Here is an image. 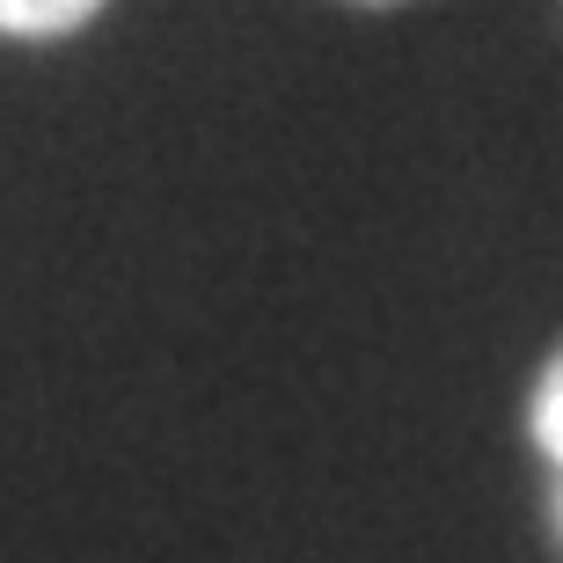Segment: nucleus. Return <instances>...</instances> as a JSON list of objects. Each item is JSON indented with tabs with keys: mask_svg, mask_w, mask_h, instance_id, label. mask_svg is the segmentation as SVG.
<instances>
[{
	"mask_svg": "<svg viewBox=\"0 0 563 563\" xmlns=\"http://www.w3.org/2000/svg\"><path fill=\"white\" fill-rule=\"evenodd\" d=\"M88 15H103V0H0V37H66Z\"/></svg>",
	"mask_w": 563,
	"mask_h": 563,
	"instance_id": "1",
	"label": "nucleus"
},
{
	"mask_svg": "<svg viewBox=\"0 0 563 563\" xmlns=\"http://www.w3.org/2000/svg\"><path fill=\"white\" fill-rule=\"evenodd\" d=\"M534 439H542V454L563 468V352L549 358L542 388H534Z\"/></svg>",
	"mask_w": 563,
	"mask_h": 563,
	"instance_id": "2",
	"label": "nucleus"
},
{
	"mask_svg": "<svg viewBox=\"0 0 563 563\" xmlns=\"http://www.w3.org/2000/svg\"><path fill=\"white\" fill-rule=\"evenodd\" d=\"M358 8H402V0H358Z\"/></svg>",
	"mask_w": 563,
	"mask_h": 563,
	"instance_id": "3",
	"label": "nucleus"
}]
</instances>
